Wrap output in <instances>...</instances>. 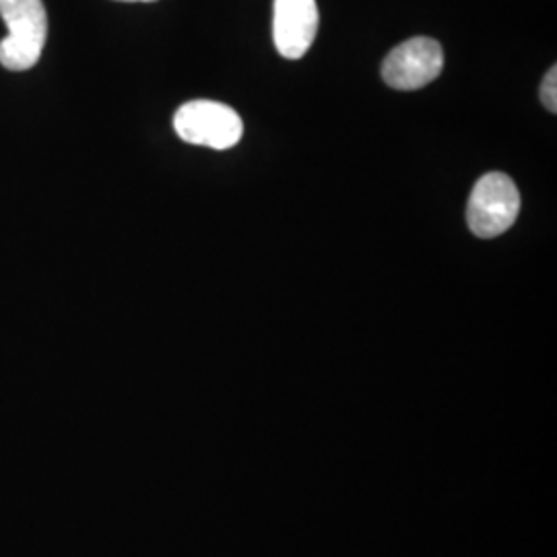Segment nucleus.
Wrapping results in <instances>:
<instances>
[{
  "label": "nucleus",
  "mask_w": 557,
  "mask_h": 557,
  "mask_svg": "<svg viewBox=\"0 0 557 557\" xmlns=\"http://www.w3.org/2000/svg\"><path fill=\"white\" fill-rule=\"evenodd\" d=\"M178 137L190 145L211 149H232L244 135V124L238 112L220 101H188L174 116Z\"/></svg>",
  "instance_id": "nucleus-3"
},
{
  "label": "nucleus",
  "mask_w": 557,
  "mask_h": 557,
  "mask_svg": "<svg viewBox=\"0 0 557 557\" xmlns=\"http://www.w3.org/2000/svg\"><path fill=\"white\" fill-rule=\"evenodd\" d=\"M444 69V50L432 38H413L397 46L382 64V79L400 91L430 85Z\"/></svg>",
  "instance_id": "nucleus-4"
},
{
  "label": "nucleus",
  "mask_w": 557,
  "mask_h": 557,
  "mask_svg": "<svg viewBox=\"0 0 557 557\" xmlns=\"http://www.w3.org/2000/svg\"><path fill=\"white\" fill-rule=\"evenodd\" d=\"M119 2H153V0H119Z\"/></svg>",
  "instance_id": "nucleus-7"
},
{
  "label": "nucleus",
  "mask_w": 557,
  "mask_h": 557,
  "mask_svg": "<svg viewBox=\"0 0 557 557\" xmlns=\"http://www.w3.org/2000/svg\"><path fill=\"white\" fill-rule=\"evenodd\" d=\"M541 100H543V106L552 112V114H556L557 112V69L556 66H552V71L545 75V79H543V85H541Z\"/></svg>",
  "instance_id": "nucleus-6"
},
{
  "label": "nucleus",
  "mask_w": 557,
  "mask_h": 557,
  "mask_svg": "<svg viewBox=\"0 0 557 557\" xmlns=\"http://www.w3.org/2000/svg\"><path fill=\"white\" fill-rule=\"evenodd\" d=\"M319 20L317 0H275L273 38L278 54L301 59L317 38Z\"/></svg>",
  "instance_id": "nucleus-5"
},
{
  "label": "nucleus",
  "mask_w": 557,
  "mask_h": 557,
  "mask_svg": "<svg viewBox=\"0 0 557 557\" xmlns=\"http://www.w3.org/2000/svg\"><path fill=\"white\" fill-rule=\"evenodd\" d=\"M0 17L7 23V38L0 41V64L23 73L38 64L46 38L48 15L41 0H0Z\"/></svg>",
  "instance_id": "nucleus-1"
},
{
  "label": "nucleus",
  "mask_w": 557,
  "mask_h": 557,
  "mask_svg": "<svg viewBox=\"0 0 557 557\" xmlns=\"http://www.w3.org/2000/svg\"><path fill=\"white\" fill-rule=\"evenodd\" d=\"M520 213V193L515 180L502 172L479 180L467 205V223L478 238L490 239L508 232Z\"/></svg>",
  "instance_id": "nucleus-2"
}]
</instances>
